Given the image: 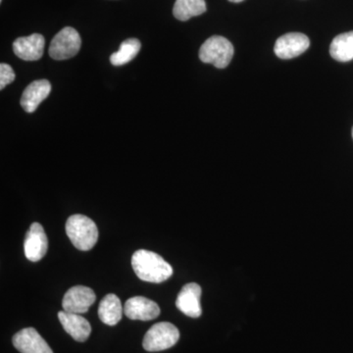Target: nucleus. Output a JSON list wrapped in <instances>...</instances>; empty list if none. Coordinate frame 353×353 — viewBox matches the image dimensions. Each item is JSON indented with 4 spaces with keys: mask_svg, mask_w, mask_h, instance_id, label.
Masks as SVG:
<instances>
[{
    "mask_svg": "<svg viewBox=\"0 0 353 353\" xmlns=\"http://www.w3.org/2000/svg\"><path fill=\"white\" fill-rule=\"evenodd\" d=\"M330 54L336 61H352L353 59V31L336 36L330 46Z\"/></svg>",
    "mask_w": 353,
    "mask_h": 353,
    "instance_id": "obj_16",
    "label": "nucleus"
},
{
    "mask_svg": "<svg viewBox=\"0 0 353 353\" xmlns=\"http://www.w3.org/2000/svg\"><path fill=\"white\" fill-rule=\"evenodd\" d=\"M65 229L72 245L82 252L92 250L99 240L97 224L85 215L70 216Z\"/></svg>",
    "mask_w": 353,
    "mask_h": 353,
    "instance_id": "obj_2",
    "label": "nucleus"
},
{
    "mask_svg": "<svg viewBox=\"0 0 353 353\" xmlns=\"http://www.w3.org/2000/svg\"><path fill=\"white\" fill-rule=\"evenodd\" d=\"M234 46L224 37L213 36L202 44L199 59L203 63L212 64L218 69L226 68L234 57Z\"/></svg>",
    "mask_w": 353,
    "mask_h": 353,
    "instance_id": "obj_3",
    "label": "nucleus"
},
{
    "mask_svg": "<svg viewBox=\"0 0 353 353\" xmlns=\"http://www.w3.org/2000/svg\"><path fill=\"white\" fill-rule=\"evenodd\" d=\"M12 341L21 353H53L48 343L34 328L21 330L14 334Z\"/></svg>",
    "mask_w": 353,
    "mask_h": 353,
    "instance_id": "obj_9",
    "label": "nucleus"
},
{
    "mask_svg": "<svg viewBox=\"0 0 353 353\" xmlns=\"http://www.w3.org/2000/svg\"><path fill=\"white\" fill-rule=\"evenodd\" d=\"M205 0H176L173 14L176 19L188 21L205 12Z\"/></svg>",
    "mask_w": 353,
    "mask_h": 353,
    "instance_id": "obj_17",
    "label": "nucleus"
},
{
    "mask_svg": "<svg viewBox=\"0 0 353 353\" xmlns=\"http://www.w3.org/2000/svg\"><path fill=\"white\" fill-rule=\"evenodd\" d=\"M124 308L120 299L116 294H109L99 303V317L104 324L115 326L122 319Z\"/></svg>",
    "mask_w": 353,
    "mask_h": 353,
    "instance_id": "obj_15",
    "label": "nucleus"
},
{
    "mask_svg": "<svg viewBox=\"0 0 353 353\" xmlns=\"http://www.w3.org/2000/svg\"><path fill=\"white\" fill-rule=\"evenodd\" d=\"M180 332L169 322H160L148 330L143 339V348L146 352H155L168 350L178 343Z\"/></svg>",
    "mask_w": 353,
    "mask_h": 353,
    "instance_id": "obj_4",
    "label": "nucleus"
},
{
    "mask_svg": "<svg viewBox=\"0 0 353 353\" xmlns=\"http://www.w3.org/2000/svg\"><path fill=\"white\" fill-rule=\"evenodd\" d=\"M124 313L131 320L150 321L159 316L160 308L155 301L145 296H134L125 303Z\"/></svg>",
    "mask_w": 353,
    "mask_h": 353,
    "instance_id": "obj_10",
    "label": "nucleus"
},
{
    "mask_svg": "<svg viewBox=\"0 0 353 353\" xmlns=\"http://www.w3.org/2000/svg\"><path fill=\"white\" fill-rule=\"evenodd\" d=\"M14 80H15V73L12 67L6 63L0 64V90H3Z\"/></svg>",
    "mask_w": 353,
    "mask_h": 353,
    "instance_id": "obj_19",
    "label": "nucleus"
},
{
    "mask_svg": "<svg viewBox=\"0 0 353 353\" xmlns=\"http://www.w3.org/2000/svg\"><path fill=\"white\" fill-rule=\"evenodd\" d=\"M48 240L43 227L39 223H32L26 236L24 250L28 260L38 262L48 252Z\"/></svg>",
    "mask_w": 353,
    "mask_h": 353,
    "instance_id": "obj_8",
    "label": "nucleus"
},
{
    "mask_svg": "<svg viewBox=\"0 0 353 353\" xmlns=\"http://www.w3.org/2000/svg\"><path fill=\"white\" fill-rule=\"evenodd\" d=\"M97 296L94 290L85 285H75L67 290L62 301L63 310L75 314L88 312L90 306L95 303Z\"/></svg>",
    "mask_w": 353,
    "mask_h": 353,
    "instance_id": "obj_6",
    "label": "nucleus"
},
{
    "mask_svg": "<svg viewBox=\"0 0 353 353\" xmlns=\"http://www.w3.org/2000/svg\"><path fill=\"white\" fill-rule=\"evenodd\" d=\"M0 1H2V0H0Z\"/></svg>",
    "mask_w": 353,
    "mask_h": 353,
    "instance_id": "obj_22",
    "label": "nucleus"
},
{
    "mask_svg": "<svg viewBox=\"0 0 353 353\" xmlns=\"http://www.w3.org/2000/svg\"><path fill=\"white\" fill-rule=\"evenodd\" d=\"M229 1L234 2V3H239V2L243 1V0H229Z\"/></svg>",
    "mask_w": 353,
    "mask_h": 353,
    "instance_id": "obj_20",
    "label": "nucleus"
},
{
    "mask_svg": "<svg viewBox=\"0 0 353 353\" xmlns=\"http://www.w3.org/2000/svg\"><path fill=\"white\" fill-rule=\"evenodd\" d=\"M201 288L196 283H190L183 285L178 294L176 306L183 314L192 318H199L201 315Z\"/></svg>",
    "mask_w": 353,
    "mask_h": 353,
    "instance_id": "obj_11",
    "label": "nucleus"
},
{
    "mask_svg": "<svg viewBox=\"0 0 353 353\" xmlns=\"http://www.w3.org/2000/svg\"><path fill=\"white\" fill-rule=\"evenodd\" d=\"M141 41L137 39H128L121 43L119 50L110 57V62L114 66H122L131 62L141 50Z\"/></svg>",
    "mask_w": 353,
    "mask_h": 353,
    "instance_id": "obj_18",
    "label": "nucleus"
},
{
    "mask_svg": "<svg viewBox=\"0 0 353 353\" xmlns=\"http://www.w3.org/2000/svg\"><path fill=\"white\" fill-rule=\"evenodd\" d=\"M132 267L134 273L145 282H165L173 275V268L157 253L139 250L132 254Z\"/></svg>",
    "mask_w": 353,
    "mask_h": 353,
    "instance_id": "obj_1",
    "label": "nucleus"
},
{
    "mask_svg": "<svg viewBox=\"0 0 353 353\" xmlns=\"http://www.w3.org/2000/svg\"><path fill=\"white\" fill-rule=\"evenodd\" d=\"M309 46L310 41L307 36L301 32H289L277 39L274 51L281 59H292L305 52Z\"/></svg>",
    "mask_w": 353,
    "mask_h": 353,
    "instance_id": "obj_7",
    "label": "nucleus"
},
{
    "mask_svg": "<svg viewBox=\"0 0 353 353\" xmlns=\"http://www.w3.org/2000/svg\"><path fill=\"white\" fill-rule=\"evenodd\" d=\"M51 85L48 80H38L30 83L21 97V105L26 112L32 113L38 109L41 103L50 95Z\"/></svg>",
    "mask_w": 353,
    "mask_h": 353,
    "instance_id": "obj_14",
    "label": "nucleus"
},
{
    "mask_svg": "<svg viewBox=\"0 0 353 353\" xmlns=\"http://www.w3.org/2000/svg\"><path fill=\"white\" fill-rule=\"evenodd\" d=\"M82 46L80 34L74 28L66 27L51 41L50 57L54 60H66L76 57Z\"/></svg>",
    "mask_w": 353,
    "mask_h": 353,
    "instance_id": "obj_5",
    "label": "nucleus"
},
{
    "mask_svg": "<svg viewBox=\"0 0 353 353\" xmlns=\"http://www.w3.org/2000/svg\"><path fill=\"white\" fill-rule=\"evenodd\" d=\"M352 138H353V129H352Z\"/></svg>",
    "mask_w": 353,
    "mask_h": 353,
    "instance_id": "obj_21",
    "label": "nucleus"
},
{
    "mask_svg": "<svg viewBox=\"0 0 353 353\" xmlns=\"http://www.w3.org/2000/svg\"><path fill=\"white\" fill-rule=\"evenodd\" d=\"M58 319L66 333H68L77 341H85L92 333V327L85 318L80 314L60 311Z\"/></svg>",
    "mask_w": 353,
    "mask_h": 353,
    "instance_id": "obj_13",
    "label": "nucleus"
},
{
    "mask_svg": "<svg viewBox=\"0 0 353 353\" xmlns=\"http://www.w3.org/2000/svg\"><path fill=\"white\" fill-rule=\"evenodd\" d=\"M46 41L41 34H32L29 37L18 38L13 43V51L16 57L25 61H37L43 55Z\"/></svg>",
    "mask_w": 353,
    "mask_h": 353,
    "instance_id": "obj_12",
    "label": "nucleus"
}]
</instances>
